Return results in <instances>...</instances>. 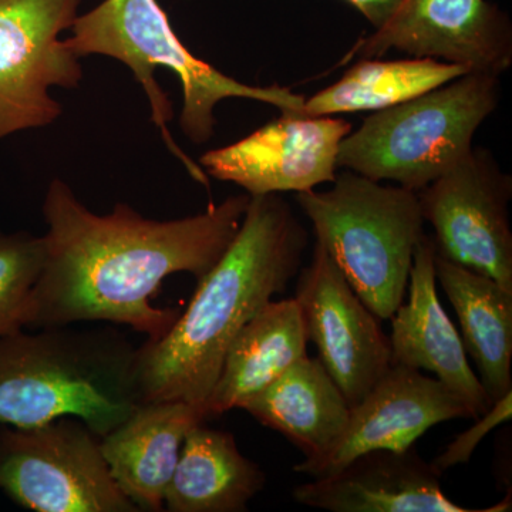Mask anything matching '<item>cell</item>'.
<instances>
[{
  "instance_id": "6da1fadb",
  "label": "cell",
  "mask_w": 512,
  "mask_h": 512,
  "mask_svg": "<svg viewBox=\"0 0 512 512\" xmlns=\"http://www.w3.org/2000/svg\"><path fill=\"white\" fill-rule=\"evenodd\" d=\"M251 201L247 192L178 220H150L128 204L97 215L55 178L43 217L46 261L30 293L23 329L79 323L130 326L161 338L177 319L151 303L168 276L204 278L237 237Z\"/></svg>"
},
{
  "instance_id": "7a4b0ae2",
  "label": "cell",
  "mask_w": 512,
  "mask_h": 512,
  "mask_svg": "<svg viewBox=\"0 0 512 512\" xmlns=\"http://www.w3.org/2000/svg\"><path fill=\"white\" fill-rule=\"evenodd\" d=\"M309 234L281 194L254 195L237 237L198 281L187 311L137 348L141 403L205 406L229 346L302 268ZM205 409V407H204Z\"/></svg>"
},
{
  "instance_id": "3957f363",
  "label": "cell",
  "mask_w": 512,
  "mask_h": 512,
  "mask_svg": "<svg viewBox=\"0 0 512 512\" xmlns=\"http://www.w3.org/2000/svg\"><path fill=\"white\" fill-rule=\"evenodd\" d=\"M70 30L72 36L64 39V43L79 59L100 55L126 64L146 93L151 121L168 151L192 180L207 188L210 177L178 146L168 128L174 119V109L167 92L157 82L158 67L170 70L180 79V128L197 146L214 137L215 107L222 100H254L276 107L281 113L296 114L306 100L302 94L279 84L262 87L239 82L192 55L174 32L158 0H103L96 8L77 16Z\"/></svg>"
},
{
  "instance_id": "277c9868",
  "label": "cell",
  "mask_w": 512,
  "mask_h": 512,
  "mask_svg": "<svg viewBox=\"0 0 512 512\" xmlns=\"http://www.w3.org/2000/svg\"><path fill=\"white\" fill-rule=\"evenodd\" d=\"M141 404L137 348L114 325L16 330L0 336V424L73 417L106 436Z\"/></svg>"
},
{
  "instance_id": "5b68a950",
  "label": "cell",
  "mask_w": 512,
  "mask_h": 512,
  "mask_svg": "<svg viewBox=\"0 0 512 512\" xmlns=\"http://www.w3.org/2000/svg\"><path fill=\"white\" fill-rule=\"evenodd\" d=\"M296 202L367 308L377 319L392 318L426 224L417 192L343 170L328 190L298 192Z\"/></svg>"
},
{
  "instance_id": "8992f818",
  "label": "cell",
  "mask_w": 512,
  "mask_h": 512,
  "mask_svg": "<svg viewBox=\"0 0 512 512\" xmlns=\"http://www.w3.org/2000/svg\"><path fill=\"white\" fill-rule=\"evenodd\" d=\"M500 77L468 72L390 109L375 111L340 143L338 165L419 192L473 150L497 110Z\"/></svg>"
},
{
  "instance_id": "52a82bcc",
  "label": "cell",
  "mask_w": 512,
  "mask_h": 512,
  "mask_svg": "<svg viewBox=\"0 0 512 512\" xmlns=\"http://www.w3.org/2000/svg\"><path fill=\"white\" fill-rule=\"evenodd\" d=\"M0 491L35 512L140 511L114 483L100 437L73 417L0 424Z\"/></svg>"
},
{
  "instance_id": "ba28073f",
  "label": "cell",
  "mask_w": 512,
  "mask_h": 512,
  "mask_svg": "<svg viewBox=\"0 0 512 512\" xmlns=\"http://www.w3.org/2000/svg\"><path fill=\"white\" fill-rule=\"evenodd\" d=\"M83 0H0V141L52 126L63 114L50 90L76 89L79 57L60 39Z\"/></svg>"
},
{
  "instance_id": "9c48e42d",
  "label": "cell",
  "mask_w": 512,
  "mask_h": 512,
  "mask_svg": "<svg viewBox=\"0 0 512 512\" xmlns=\"http://www.w3.org/2000/svg\"><path fill=\"white\" fill-rule=\"evenodd\" d=\"M436 252L512 292V177L484 147L417 192Z\"/></svg>"
},
{
  "instance_id": "30bf717a",
  "label": "cell",
  "mask_w": 512,
  "mask_h": 512,
  "mask_svg": "<svg viewBox=\"0 0 512 512\" xmlns=\"http://www.w3.org/2000/svg\"><path fill=\"white\" fill-rule=\"evenodd\" d=\"M389 52L501 77L512 66L511 19L488 0H400L382 28L360 37L342 64Z\"/></svg>"
},
{
  "instance_id": "8fae6325",
  "label": "cell",
  "mask_w": 512,
  "mask_h": 512,
  "mask_svg": "<svg viewBox=\"0 0 512 512\" xmlns=\"http://www.w3.org/2000/svg\"><path fill=\"white\" fill-rule=\"evenodd\" d=\"M296 276L308 340L349 406H356L392 366L390 340L319 242Z\"/></svg>"
},
{
  "instance_id": "7c38bea8",
  "label": "cell",
  "mask_w": 512,
  "mask_h": 512,
  "mask_svg": "<svg viewBox=\"0 0 512 512\" xmlns=\"http://www.w3.org/2000/svg\"><path fill=\"white\" fill-rule=\"evenodd\" d=\"M352 130L339 116L281 113L237 143L207 151L198 164L208 177L238 185L251 197L298 194L335 181L340 143Z\"/></svg>"
},
{
  "instance_id": "4fadbf2b",
  "label": "cell",
  "mask_w": 512,
  "mask_h": 512,
  "mask_svg": "<svg viewBox=\"0 0 512 512\" xmlns=\"http://www.w3.org/2000/svg\"><path fill=\"white\" fill-rule=\"evenodd\" d=\"M474 419L464 400L421 370L392 365L356 406L350 407L342 439L325 456L303 460L293 471L328 477L373 450L403 451L436 424Z\"/></svg>"
},
{
  "instance_id": "5bb4252c",
  "label": "cell",
  "mask_w": 512,
  "mask_h": 512,
  "mask_svg": "<svg viewBox=\"0 0 512 512\" xmlns=\"http://www.w3.org/2000/svg\"><path fill=\"white\" fill-rule=\"evenodd\" d=\"M436 245L424 232L416 245L406 303L392 316V365L427 370L466 402L474 420L493 402L467 359L460 333L437 295Z\"/></svg>"
},
{
  "instance_id": "9a60e30c",
  "label": "cell",
  "mask_w": 512,
  "mask_h": 512,
  "mask_svg": "<svg viewBox=\"0 0 512 512\" xmlns=\"http://www.w3.org/2000/svg\"><path fill=\"white\" fill-rule=\"evenodd\" d=\"M293 500L330 512H474L441 490L440 474L414 448L373 450L328 477L293 490Z\"/></svg>"
},
{
  "instance_id": "2e32d148",
  "label": "cell",
  "mask_w": 512,
  "mask_h": 512,
  "mask_svg": "<svg viewBox=\"0 0 512 512\" xmlns=\"http://www.w3.org/2000/svg\"><path fill=\"white\" fill-rule=\"evenodd\" d=\"M204 407L185 402L141 403L123 423L100 437L114 483L138 510L164 511L187 434L207 420Z\"/></svg>"
},
{
  "instance_id": "e0dca14e",
  "label": "cell",
  "mask_w": 512,
  "mask_h": 512,
  "mask_svg": "<svg viewBox=\"0 0 512 512\" xmlns=\"http://www.w3.org/2000/svg\"><path fill=\"white\" fill-rule=\"evenodd\" d=\"M308 342L305 319L295 298L266 303L229 346L204 406L208 419L241 409L308 356Z\"/></svg>"
},
{
  "instance_id": "ac0fdd59",
  "label": "cell",
  "mask_w": 512,
  "mask_h": 512,
  "mask_svg": "<svg viewBox=\"0 0 512 512\" xmlns=\"http://www.w3.org/2000/svg\"><path fill=\"white\" fill-rule=\"evenodd\" d=\"M241 410L291 441L305 460L329 453L342 439L350 419L342 390L318 357L309 356L289 367Z\"/></svg>"
},
{
  "instance_id": "d6986e66",
  "label": "cell",
  "mask_w": 512,
  "mask_h": 512,
  "mask_svg": "<svg viewBox=\"0 0 512 512\" xmlns=\"http://www.w3.org/2000/svg\"><path fill=\"white\" fill-rule=\"evenodd\" d=\"M265 485L264 470L239 451L231 433L200 423L185 437L164 510L244 512Z\"/></svg>"
},
{
  "instance_id": "ffe728a7",
  "label": "cell",
  "mask_w": 512,
  "mask_h": 512,
  "mask_svg": "<svg viewBox=\"0 0 512 512\" xmlns=\"http://www.w3.org/2000/svg\"><path fill=\"white\" fill-rule=\"evenodd\" d=\"M437 282L460 323L467 355L491 402L512 392V292L436 252Z\"/></svg>"
},
{
  "instance_id": "44dd1931",
  "label": "cell",
  "mask_w": 512,
  "mask_h": 512,
  "mask_svg": "<svg viewBox=\"0 0 512 512\" xmlns=\"http://www.w3.org/2000/svg\"><path fill=\"white\" fill-rule=\"evenodd\" d=\"M468 73L460 64L430 57L360 59L326 89L303 103L299 116L325 117L390 109ZM296 114V113H295Z\"/></svg>"
},
{
  "instance_id": "7402d4cb",
  "label": "cell",
  "mask_w": 512,
  "mask_h": 512,
  "mask_svg": "<svg viewBox=\"0 0 512 512\" xmlns=\"http://www.w3.org/2000/svg\"><path fill=\"white\" fill-rule=\"evenodd\" d=\"M46 261L45 237L0 229V336L23 329L30 293Z\"/></svg>"
},
{
  "instance_id": "603a6c76",
  "label": "cell",
  "mask_w": 512,
  "mask_h": 512,
  "mask_svg": "<svg viewBox=\"0 0 512 512\" xmlns=\"http://www.w3.org/2000/svg\"><path fill=\"white\" fill-rule=\"evenodd\" d=\"M511 410L512 392L505 394L504 397L494 402L487 412L477 417L473 427H470L464 433L458 434L456 439L448 444L446 450L431 461V466L434 467L437 473L443 474L448 468L467 464L485 436H488L495 427L511 420Z\"/></svg>"
},
{
  "instance_id": "cb8c5ba5",
  "label": "cell",
  "mask_w": 512,
  "mask_h": 512,
  "mask_svg": "<svg viewBox=\"0 0 512 512\" xmlns=\"http://www.w3.org/2000/svg\"><path fill=\"white\" fill-rule=\"evenodd\" d=\"M345 2L353 6L373 26V29H379L393 15L400 0H345Z\"/></svg>"
}]
</instances>
